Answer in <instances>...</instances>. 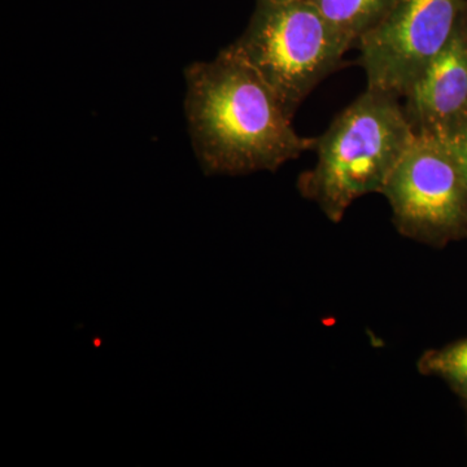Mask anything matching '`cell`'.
Instances as JSON below:
<instances>
[{"mask_svg":"<svg viewBox=\"0 0 467 467\" xmlns=\"http://www.w3.org/2000/svg\"><path fill=\"white\" fill-rule=\"evenodd\" d=\"M186 110L193 150L212 175L275 171L315 150L301 137L259 73L232 47L186 67Z\"/></svg>","mask_w":467,"mask_h":467,"instance_id":"cell-1","label":"cell"},{"mask_svg":"<svg viewBox=\"0 0 467 467\" xmlns=\"http://www.w3.org/2000/svg\"><path fill=\"white\" fill-rule=\"evenodd\" d=\"M400 100L367 88L317 138V161L300 174L297 190L331 223H339L362 196L382 192L416 140Z\"/></svg>","mask_w":467,"mask_h":467,"instance_id":"cell-2","label":"cell"},{"mask_svg":"<svg viewBox=\"0 0 467 467\" xmlns=\"http://www.w3.org/2000/svg\"><path fill=\"white\" fill-rule=\"evenodd\" d=\"M230 47L294 119L312 91L342 67L353 46L310 0H260L250 26Z\"/></svg>","mask_w":467,"mask_h":467,"instance_id":"cell-3","label":"cell"},{"mask_svg":"<svg viewBox=\"0 0 467 467\" xmlns=\"http://www.w3.org/2000/svg\"><path fill=\"white\" fill-rule=\"evenodd\" d=\"M380 193L405 238L442 247L467 232V184L441 138L416 135Z\"/></svg>","mask_w":467,"mask_h":467,"instance_id":"cell-4","label":"cell"},{"mask_svg":"<svg viewBox=\"0 0 467 467\" xmlns=\"http://www.w3.org/2000/svg\"><path fill=\"white\" fill-rule=\"evenodd\" d=\"M466 11L467 0H395L355 46L368 88L402 99Z\"/></svg>","mask_w":467,"mask_h":467,"instance_id":"cell-5","label":"cell"},{"mask_svg":"<svg viewBox=\"0 0 467 467\" xmlns=\"http://www.w3.org/2000/svg\"><path fill=\"white\" fill-rule=\"evenodd\" d=\"M402 99L416 135L442 138L467 115V11Z\"/></svg>","mask_w":467,"mask_h":467,"instance_id":"cell-6","label":"cell"},{"mask_svg":"<svg viewBox=\"0 0 467 467\" xmlns=\"http://www.w3.org/2000/svg\"><path fill=\"white\" fill-rule=\"evenodd\" d=\"M347 41L356 43L379 23L395 0H310Z\"/></svg>","mask_w":467,"mask_h":467,"instance_id":"cell-7","label":"cell"},{"mask_svg":"<svg viewBox=\"0 0 467 467\" xmlns=\"http://www.w3.org/2000/svg\"><path fill=\"white\" fill-rule=\"evenodd\" d=\"M423 376L441 378L467 400V339L441 349H430L418 359Z\"/></svg>","mask_w":467,"mask_h":467,"instance_id":"cell-8","label":"cell"},{"mask_svg":"<svg viewBox=\"0 0 467 467\" xmlns=\"http://www.w3.org/2000/svg\"><path fill=\"white\" fill-rule=\"evenodd\" d=\"M441 140L447 144L467 184V115Z\"/></svg>","mask_w":467,"mask_h":467,"instance_id":"cell-9","label":"cell"}]
</instances>
